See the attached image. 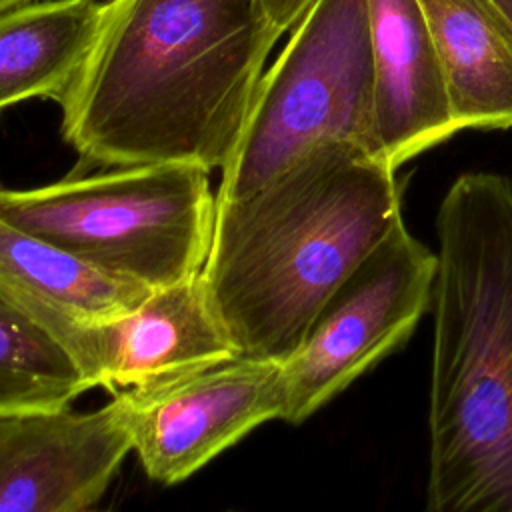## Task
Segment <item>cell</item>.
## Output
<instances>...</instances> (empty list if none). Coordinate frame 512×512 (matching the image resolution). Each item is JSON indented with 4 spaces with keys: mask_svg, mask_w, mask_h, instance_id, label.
Instances as JSON below:
<instances>
[{
    "mask_svg": "<svg viewBox=\"0 0 512 512\" xmlns=\"http://www.w3.org/2000/svg\"><path fill=\"white\" fill-rule=\"evenodd\" d=\"M278 38L262 0H110L62 138L80 168H222Z\"/></svg>",
    "mask_w": 512,
    "mask_h": 512,
    "instance_id": "cell-1",
    "label": "cell"
},
{
    "mask_svg": "<svg viewBox=\"0 0 512 512\" xmlns=\"http://www.w3.org/2000/svg\"><path fill=\"white\" fill-rule=\"evenodd\" d=\"M400 218L396 170L342 144L304 154L242 200L216 202L200 276L240 356L290 358Z\"/></svg>",
    "mask_w": 512,
    "mask_h": 512,
    "instance_id": "cell-2",
    "label": "cell"
},
{
    "mask_svg": "<svg viewBox=\"0 0 512 512\" xmlns=\"http://www.w3.org/2000/svg\"><path fill=\"white\" fill-rule=\"evenodd\" d=\"M424 512H512V184L468 172L436 214Z\"/></svg>",
    "mask_w": 512,
    "mask_h": 512,
    "instance_id": "cell-3",
    "label": "cell"
},
{
    "mask_svg": "<svg viewBox=\"0 0 512 512\" xmlns=\"http://www.w3.org/2000/svg\"><path fill=\"white\" fill-rule=\"evenodd\" d=\"M216 218L210 172L138 164L0 192V220L96 266L162 288L202 272Z\"/></svg>",
    "mask_w": 512,
    "mask_h": 512,
    "instance_id": "cell-4",
    "label": "cell"
},
{
    "mask_svg": "<svg viewBox=\"0 0 512 512\" xmlns=\"http://www.w3.org/2000/svg\"><path fill=\"white\" fill-rule=\"evenodd\" d=\"M290 32L220 168L218 204L254 194L320 146L376 158L368 0H314Z\"/></svg>",
    "mask_w": 512,
    "mask_h": 512,
    "instance_id": "cell-5",
    "label": "cell"
},
{
    "mask_svg": "<svg viewBox=\"0 0 512 512\" xmlns=\"http://www.w3.org/2000/svg\"><path fill=\"white\" fill-rule=\"evenodd\" d=\"M438 256L396 220L282 362V422L302 424L402 348L430 312Z\"/></svg>",
    "mask_w": 512,
    "mask_h": 512,
    "instance_id": "cell-6",
    "label": "cell"
},
{
    "mask_svg": "<svg viewBox=\"0 0 512 512\" xmlns=\"http://www.w3.org/2000/svg\"><path fill=\"white\" fill-rule=\"evenodd\" d=\"M114 398L146 476L172 486L254 428L282 420V362L236 356Z\"/></svg>",
    "mask_w": 512,
    "mask_h": 512,
    "instance_id": "cell-7",
    "label": "cell"
},
{
    "mask_svg": "<svg viewBox=\"0 0 512 512\" xmlns=\"http://www.w3.org/2000/svg\"><path fill=\"white\" fill-rule=\"evenodd\" d=\"M64 348L112 394L154 388L240 356L200 274L154 288L128 314L76 326Z\"/></svg>",
    "mask_w": 512,
    "mask_h": 512,
    "instance_id": "cell-8",
    "label": "cell"
},
{
    "mask_svg": "<svg viewBox=\"0 0 512 512\" xmlns=\"http://www.w3.org/2000/svg\"><path fill=\"white\" fill-rule=\"evenodd\" d=\"M132 452L116 398L0 416V512H88Z\"/></svg>",
    "mask_w": 512,
    "mask_h": 512,
    "instance_id": "cell-9",
    "label": "cell"
},
{
    "mask_svg": "<svg viewBox=\"0 0 512 512\" xmlns=\"http://www.w3.org/2000/svg\"><path fill=\"white\" fill-rule=\"evenodd\" d=\"M376 160L398 170L456 132L432 34L418 0H368Z\"/></svg>",
    "mask_w": 512,
    "mask_h": 512,
    "instance_id": "cell-10",
    "label": "cell"
},
{
    "mask_svg": "<svg viewBox=\"0 0 512 512\" xmlns=\"http://www.w3.org/2000/svg\"><path fill=\"white\" fill-rule=\"evenodd\" d=\"M0 286L60 344L76 326L120 318L152 292L2 220Z\"/></svg>",
    "mask_w": 512,
    "mask_h": 512,
    "instance_id": "cell-11",
    "label": "cell"
},
{
    "mask_svg": "<svg viewBox=\"0 0 512 512\" xmlns=\"http://www.w3.org/2000/svg\"><path fill=\"white\" fill-rule=\"evenodd\" d=\"M442 62L456 132L512 128V38L490 0H418Z\"/></svg>",
    "mask_w": 512,
    "mask_h": 512,
    "instance_id": "cell-12",
    "label": "cell"
},
{
    "mask_svg": "<svg viewBox=\"0 0 512 512\" xmlns=\"http://www.w3.org/2000/svg\"><path fill=\"white\" fill-rule=\"evenodd\" d=\"M106 4L34 0L0 14V112L26 100L62 102L88 60Z\"/></svg>",
    "mask_w": 512,
    "mask_h": 512,
    "instance_id": "cell-13",
    "label": "cell"
},
{
    "mask_svg": "<svg viewBox=\"0 0 512 512\" xmlns=\"http://www.w3.org/2000/svg\"><path fill=\"white\" fill-rule=\"evenodd\" d=\"M88 390L68 350L0 286V416L64 410Z\"/></svg>",
    "mask_w": 512,
    "mask_h": 512,
    "instance_id": "cell-14",
    "label": "cell"
},
{
    "mask_svg": "<svg viewBox=\"0 0 512 512\" xmlns=\"http://www.w3.org/2000/svg\"><path fill=\"white\" fill-rule=\"evenodd\" d=\"M312 4L314 0H262L270 22L280 36L290 32Z\"/></svg>",
    "mask_w": 512,
    "mask_h": 512,
    "instance_id": "cell-15",
    "label": "cell"
},
{
    "mask_svg": "<svg viewBox=\"0 0 512 512\" xmlns=\"http://www.w3.org/2000/svg\"><path fill=\"white\" fill-rule=\"evenodd\" d=\"M490 2L496 8V12L500 14V18L504 20L508 34L512 38V0H490Z\"/></svg>",
    "mask_w": 512,
    "mask_h": 512,
    "instance_id": "cell-16",
    "label": "cell"
},
{
    "mask_svg": "<svg viewBox=\"0 0 512 512\" xmlns=\"http://www.w3.org/2000/svg\"><path fill=\"white\" fill-rule=\"evenodd\" d=\"M28 2H34V0H0V14L10 10V8H16V6H22V4H28Z\"/></svg>",
    "mask_w": 512,
    "mask_h": 512,
    "instance_id": "cell-17",
    "label": "cell"
},
{
    "mask_svg": "<svg viewBox=\"0 0 512 512\" xmlns=\"http://www.w3.org/2000/svg\"><path fill=\"white\" fill-rule=\"evenodd\" d=\"M0 192H2V186H0Z\"/></svg>",
    "mask_w": 512,
    "mask_h": 512,
    "instance_id": "cell-18",
    "label": "cell"
},
{
    "mask_svg": "<svg viewBox=\"0 0 512 512\" xmlns=\"http://www.w3.org/2000/svg\"><path fill=\"white\" fill-rule=\"evenodd\" d=\"M88 512H94V510H88Z\"/></svg>",
    "mask_w": 512,
    "mask_h": 512,
    "instance_id": "cell-19",
    "label": "cell"
}]
</instances>
